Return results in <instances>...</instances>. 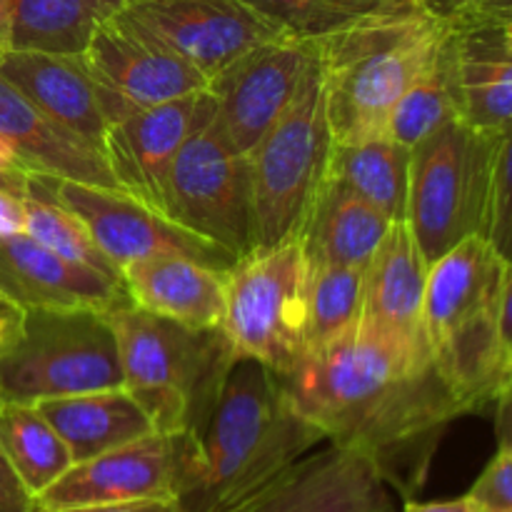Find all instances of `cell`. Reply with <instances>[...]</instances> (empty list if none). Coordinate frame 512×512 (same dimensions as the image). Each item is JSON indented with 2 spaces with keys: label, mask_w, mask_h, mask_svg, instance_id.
I'll return each instance as SVG.
<instances>
[{
  "label": "cell",
  "mask_w": 512,
  "mask_h": 512,
  "mask_svg": "<svg viewBox=\"0 0 512 512\" xmlns=\"http://www.w3.org/2000/svg\"><path fill=\"white\" fill-rule=\"evenodd\" d=\"M325 178L335 180L373 205L390 223L405 220L410 183V148L395 143L388 135L358 140V143H333Z\"/></svg>",
  "instance_id": "obj_27"
},
{
  "label": "cell",
  "mask_w": 512,
  "mask_h": 512,
  "mask_svg": "<svg viewBox=\"0 0 512 512\" xmlns=\"http://www.w3.org/2000/svg\"><path fill=\"white\" fill-rule=\"evenodd\" d=\"M25 233V198L0 190V238Z\"/></svg>",
  "instance_id": "obj_40"
},
{
  "label": "cell",
  "mask_w": 512,
  "mask_h": 512,
  "mask_svg": "<svg viewBox=\"0 0 512 512\" xmlns=\"http://www.w3.org/2000/svg\"><path fill=\"white\" fill-rule=\"evenodd\" d=\"M25 235H30L35 243L53 250L68 263L83 265V268L123 280L120 270L105 258L103 250L90 238L83 220L75 218L60 203H55L50 195H28L25 198Z\"/></svg>",
  "instance_id": "obj_31"
},
{
  "label": "cell",
  "mask_w": 512,
  "mask_h": 512,
  "mask_svg": "<svg viewBox=\"0 0 512 512\" xmlns=\"http://www.w3.org/2000/svg\"><path fill=\"white\" fill-rule=\"evenodd\" d=\"M508 263L485 235L435 260L425 285V335L435 370L463 413L495 403L508 388L500 303Z\"/></svg>",
  "instance_id": "obj_4"
},
{
  "label": "cell",
  "mask_w": 512,
  "mask_h": 512,
  "mask_svg": "<svg viewBox=\"0 0 512 512\" xmlns=\"http://www.w3.org/2000/svg\"><path fill=\"white\" fill-rule=\"evenodd\" d=\"M110 125L138 110L208 90V80L123 13L98 28L83 55Z\"/></svg>",
  "instance_id": "obj_13"
},
{
  "label": "cell",
  "mask_w": 512,
  "mask_h": 512,
  "mask_svg": "<svg viewBox=\"0 0 512 512\" xmlns=\"http://www.w3.org/2000/svg\"><path fill=\"white\" fill-rule=\"evenodd\" d=\"M283 33L318 40L388 0H245Z\"/></svg>",
  "instance_id": "obj_32"
},
{
  "label": "cell",
  "mask_w": 512,
  "mask_h": 512,
  "mask_svg": "<svg viewBox=\"0 0 512 512\" xmlns=\"http://www.w3.org/2000/svg\"><path fill=\"white\" fill-rule=\"evenodd\" d=\"M123 5H130V3H138V0H120Z\"/></svg>",
  "instance_id": "obj_48"
},
{
  "label": "cell",
  "mask_w": 512,
  "mask_h": 512,
  "mask_svg": "<svg viewBox=\"0 0 512 512\" xmlns=\"http://www.w3.org/2000/svg\"><path fill=\"white\" fill-rule=\"evenodd\" d=\"M413 3L418 5V8H423L425 13L435 15V18H440L448 23V20L453 18V15L458 13L465 3H470V0H413Z\"/></svg>",
  "instance_id": "obj_44"
},
{
  "label": "cell",
  "mask_w": 512,
  "mask_h": 512,
  "mask_svg": "<svg viewBox=\"0 0 512 512\" xmlns=\"http://www.w3.org/2000/svg\"><path fill=\"white\" fill-rule=\"evenodd\" d=\"M3 400V398H0ZM35 503L0 453V512H33Z\"/></svg>",
  "instance_id": "obj_37"
},
{
  "label": "cell",
  "mask_w": 512,
  "mask_h": 512,
  "mask_svg": "<svg viewBox=\"0 0 512 512\" xmlns=\"http://www.w3.org/2000/svg\"><path fill=\"white\" fill-rule=\"evenodd\" d=\"M485 238L500 258L512 265V128L500 135L493 165V190H490V215Z\"/></svg>",
  "instance_id": "obj_33"
},
{
  "label": "cell",
  "mask_w": 512,
  "mask_h": 512,
  "mask_svg": "<svg viewBox=\"0 0 512 512\" xmlns=\"http://www.w3.org/2000/svg\"><path fill=\"white\" fill-rule=\"evenodd\" d=\"M10 53V0H0V60Z\"/></svg>",
  "instance_id": "obj_45"
},
{
  "label": "cell",
  "mask_w": 512,
  "mask_h": 512,
  "mask_svg": "<svg viewBox=\"0 0 512 512\" xmlns=\"http://www.w3.org/2000/svg\"><path fill=\"white\" fill-rule=\"evenodd\" d=\"M363 288V268H310L308 353H318L358 330Z\"/></svg>",
  "instance_id": "obj_30"
},
{
  "label": "cell",
  "mask_w": 512,
  "mask_h": 512,
  "mask_svg": "<svg viewBox=\"0 0 512 512\" xmlns=\"http://www.w3.org/2000/svg\"><path fill=\"white\" fill-rule=\"evenodd\" d=\"M428 268L405 220L390 225L365 268L358 333L410 363H433L425 335Z\"/></svg>",
  "instance_id": "obj_15"
},
{
  "label": "cell",
  "mask_w": 512,
  "mask_h": 512,
  "mask_svg": "<svg viewBox=\"0 0 512 512\" xmlns=\"http://www.w3.org/2000/svg\"><path fill=\"white\" fill-rule=\"evenodd\" d=\"M165 215L238 260L255 250L250 160L230 148L215 130L213 100L175 158Z\"/></svg>",
  "instance_id": "obj_10"
},
{
  "label": "cell",
  "mask_w": 512,
  "mask_h": 512,
  "mask_svg": "<svg viewBox=\"0 0 512 512\" xmlns=\"http://www.w3.org/2000/svg\"><path fill=\"white\" fill-rule=\"evenodd\" d=\"M278 380L325 443L368 458L405 500L425 485L440 435L465 415L433 363H410L358 330Z\"/></svg>",
  "instance_id": "obj_1"
},
{
  "label": "cell",
  "mask_w": 512,
  "mask_h": 512,
  "mask_svg": "<svg viewBox=\"0 0 512 512\" xmlns=\"http://www.w3.org/2000/svg\"><path fill=\"white\" fill-rule=\"evenodd\" d=\"M310 263L303 240L255 248L225 275L220 330L238 358L288 375L308 355Z\"/></svg>",
  "instance_id": "obj_7"
},
{
  "label": "cell",
  "mask_w": 512,
  "mask_h": 512,
  "mask_svg": "<svg viewBox=\"0 0 512 512\" xmlns=\"http://www.w3.org/2000/svg\"><path fill=\"white\" fill-rule=\"evenodd\" d=\"M173 443L180 510L233 512L325 438L293 408L273 370L235 358L208 415Z\"/></svg>",
  "instance_id": "obj_2"
},
{
  "label": "cell",
  "mask_w": 512,
  "mask_h": 512,
  "mask_svg": "<svg viewBox=\"0 0 512 512\" xmlns=\"http://www.w3.org/2000/svg\"><path fill=\"white\" fill-rule=\"evenodd\" d=\"M448 23L413 0H388L315 40L333 143L385 135L390 113L433 60Z\"/></svg>",
  "instance_id": "obj_3"
},
{
  "label": "cell",
  "mask_w": 512,
  "mask_h": 512,
  "mask_svg": "<svg viewBox=\"0 0 512 512\" xmlns=\"http://www.w3.org/2000/svg\"><path fill=\"white\" fill-rule=\"evenodd\" d=\"M0 138L10 143L30 173L120 190L108 160L93 143L50 118L3 75H0Z\"/></svg>",
  "instance_id": "obj_20"
},
{
  "label": "cell",
  "mask_w": 512,
  "mask_h": 512,
  "mask_svg": "<svg viewBox=\"0 0 512 512\" xmlns=\"http://www.w3.org/2000/svg\"><path fill=\"white\" fill-rule=\"evenodd\" d=\"M28 195H50L55 203L83 220L90 238L105 258L123 270L128 263L150 255H180L208 268L228 273L238 258L220 245L190 233L168 215L148 208L118 188L73 183V180L30 175Z\"/></svg>",
  "instance_id": "obj_11"
},
{
  "label": "cell",
  "mask_w": 512,
  "mask_h": 512,
  "mask_svg": "<svg viewBox=\"0 0 512 512\" xmlns=\"http://www.w3.org/2000/svg\"><path fill=\"white\" fill-rule=\"evenodd\" d=\"M333 133L325 113L320 60L278 123L250 150L255 248L298 238L328 170Z\"/></svg>",
  "instance_id": "obj_9"
},
{
  "label": "cell",
  "mask_w": 512,
  "mask_h": 512,
  "mask_svg": "<svg viewBox=\"0 0 512 512\" xmlns=\"http://www.w3.org/2000/svg\"><path fill=\"white\" fill-rule=\"evenodd\" d=\"M123 8L120 0H10V50L85 55L100 25Z\"/></svg>",
  "instance_id": "obj_26"
},
{
  "label": "cell",
  "mask_w": 512,
  "mask_h": 512,
  "mask_svg": "<svg viewBox=\"0 0 512 512\" xmlns=\"http://www.w3.org/2000/svg\"><path fill=\"white\" fill-rule=\"evenodd\" d=\"M453 118H460V98L448 30V38L443 40L433 60L420 70L418 78L395 103L388 125H385V135L413 150L415 145L423 143L428 135H433Z\"/></svg>",
  "instance_id": "obj_29"
},
{
  "label": "cell",
  "mask_w": 512,
  "mask_h": 512,
  "mask_svg": "<svg viewBox=\"0 0 512 512\" xmlns=\"http://www.w3.org/2000/svg\"><path fill=\"white\" fill-rule=\"evenodd\" d=\"M135 308L193 330H213L225 318V275L180 255H150L123 270Z\"/></svg>",
  "instance_id": "obj_22"
},
{
  "label": "cell",
  "mask_w": 512,
  "mask_h": 512,
  "mask_svg": "<svg viewBox=\"0 0 512 512\" xmlns=\"http://www.w3.org/2000/svg\"><path fill=\"white\" fill-rule=\"evenodd\" d=\"M0 453L33 503L73 465L68 445L40 410L15 400H0Z\"/></svg>",
  "instance_id": "obj_28"
},
{
  "label": "cell",
  "mask_w": 512,
  "mask_h": 512,
  "mask_svg": "<svg viewBox=\"0 0 512 512\" xmlns=\"http://www.w3.org/2000/svg\"><path fill=\"white\" fill-rule=\"evenodd\" d=\"M30 170L25 168L23 160L15 155V150L10 148V143H5L0 138V190H8V193L20 195V198H28V185H30Z\"/></svg>",
  "instance_id": "obj_36"
},
{
  "label": "cell",
  "mask_w": 512,
  "mask_h": 512,
  "mask_svg": "<svg viewBox=\"0 0 512 512\" xmlns=\"http://www.w3.org/2000/svg\"><path fill=\"white\" fill-rule=\"evenodd\" d=\"M500 335H503V345L510 353L512 348V265H508L503 283V303H500Z\"/></svg>",
  "instance_id": "obj_43"
},
{
  "label": "cell",
  "mask_w": 512,
  "mask_h": 512,
  "mask_svg": "<svg viewBox=\"0 0 512 512\" xmlns=\"http://www.w3.org/2000/svg\"><path fill=\"white\" fill-rule=\"evenodd\" d=\"M512 23V0H470L465 3L448 25L453 30L505 28Z\"/></svg>",
  "instance_id": "obj_35"
},
{
  "label": "cell",
  "mask_w": 512,
  "mask_h": 512,
  "mask_svg": "<svg viewBox=\"0 0 512 512\" xmlns=\"http://www.w3.org/2000/svg\"><path fill=\"white\" fill-rule=\"evenodd\" d=\"M403 512H475L470 508L468 498H455V500H430V503H418V500H405Z\"/></svg>",
  "instance_id": "obj_42"
},
{
  "label": "cell",
  "mask_w": 512,
  "mask_h": 512,
  "mask_svg": "<svg viewBox=\"0 0 512 512\" xmlns=\"http://www.w3.org/2000/svg\"><path fill=\"white\" fill-rule=\"evenodd\" d=\"M208 105V90H200L115 120L105 140V160L120 190L165 215L170 170Z\"/></svg>",
  "instance_id": "obj_16"
},
{
  "label": "cell",
  "mask_w": 512,
  "mask_h": 512,
  "mask_svg": "<svg viewBox=\"0 0 512 512\" xmlns=\"http://www.w3.org/2000/svg\"><path fill=\"white\" fill-rule=\"evenodd\" d=\"M498 140L453 118L410 150L405 223L428 265L488 230Z\"/></svg>",
  "instance_id": "obj_6"
},
{
  "label": "cell",
  "mask_w": 512,
  "mask_h": 512,
  "mask_svg": "<svg viewBox=\"0 0 512 512\" xmlns=\"http://www.w3.org/2000/svg\"><path fill=\"white\" fill-rule=\"evenodd\" d=\"M385 483L368 458L328 443L300 458L233 512H385Z\"/></svg>",
  "instance_id": "obj_18"
},
{
  "label": "cell",
  "mask_w": 512,
  "mask_h": 512,
  "mask_svg": "<svg viewBox=\"0 0 512 512\" xmlns=\"http://www.w3.org/2000/svg\"><path fill=\"white\" fill-rule=\"evenodd\" d=\"M0 75L40 110L93 143L105 155L110 120L100 105L98 88L83 55H48L10 50L0 60Z\"/></svg>",
  "instance_id": "obj_21"
},
{
  "label": "cell",
  "mask_w": 512,
  "mask_h": 512,
  "mask_svg": "<svg viewBox=\"0 0 512 512\" xmlns=\"http://www.w3.org/2000/svg\"><path fill=\"white\" fill-rule=\"evenodd\" d=\"M508 388H512V348L508 353ZM508 388H505V390H508Z\"/></svg>",
  "instance_id": "obj_47"
},
{
  "label": "cell",
  "mask_w": 512,
  "mask_h": 512,
  "mask_svg": "<svg viewBox=\"0 0 512 512\" xmlns=\"http://www.w3.org/2000/svg\"><path fill=\"white\" fill-rule=\"evenodd\" d=\"M390 225L393 223L373 205L335 180L323 178L298 238L303 240L310 268L365 270Z\"/></svg>",
  "instance_id": "obj_23"
},
{
  "label": "cell",
  "mask_w": 512,
  "mask_h": 512,
  "mask_svg": "<svg viewBox=\"0 0 512 512\" xmlns=\"http://www.w3.org/2000/svg\"><path fill=\"white\" fill-rule=\"evenodd\" d=\"M138 500H175V443L168 435L150 433L83 463H73L35 498V510Z\"/></svg>",
  "instance_id": "obj_17"
},
{
  "label": "cell",
  "mask_w": 512,
  "mask_h": 512,
  "mask_svg": "<svg viewBox=\"0 0 512 512\" xmlns=\"http://www.w3.org/2000/svg\"><path fill=\"white\" fill-rule=\"evenodd\" d=\"M500 33H503L505 43H508L510 48H512V23H510V25H505V28H500Z\"/></svg>",
  "instance_id": "obj_46"
},
{
  "label": "cell",
  "mask_w": 512,
  "mask_h": 512,
  "mask_svg": "<svg viewBox=\"0 0 512 512\" xmlns=\"http://www.w3.org/2000/svg\"><path fill=\"white\" fill-rule=\"evenodd\" d=\"M450 48L460 118L485 133H508L512 128V48L500 28H450Z\"/></svg>",
  "instance_id": "obj_24"
},
{
  "label": "cell",
  "mask_w": 512,
  "mask_h": 512,
  "mask_svg": "<svg viewBox=\"0 0 512 512\" xmlns=\"http://www.w3.org/2000/svg\"><path fill=\"white\" fill-rule=\"evenodd\" d=\"M468 503L475 512H512V453L498 450L488 468L483 470L473 488L468 490Z\"/></svg>",
  "instance_id": "obj_34"
},
{
  "label": "cell",
  "mask_w": 512,
  "mask_h": 512,
  "mask_svg": "<svg viewBox=\"0 0 512 512\" xmlns=\"http://www.w3.org/2000/svg\"><path fill=\"white\" fill-rule=\"evenodd\" d=\"M33 512H183L175 500H138V503H110V505H80V508L33 510Z\"/></svg>",
  "instance_id": "obj_39"
},
{
  "label": "cell",
  "mask_w": 512,
  "mask_h": 512,
  "mask_svg": "<svg viewBox=\"0 0 512 512\" xmlns=\"http://www.w3.org/2000/svg\"><path fill=\"white\" fill-rule=\"evenodd\" d=\"M315 58V40L278 35L215 75L208 95L220 138L240 155H250L293 103Z\"/></svg>",
  "instance_id": "obj_12"
},
{
  "label": "cell",
  "mask_w": 512,
  "mask_h": 512,
  "mask_svg": "<svg viewBox=\"0 0 512 512\" xmlns=\"http://www.w3.org/2000/svg\"><path fill=\"white\" fill-rule=\"evenodd\" d=\"M33 405L68 445L73 463L155 433L145 410L125 388L45 398Z\"/></svg>",
  "instance_id": "obj_25"
},
{
  "label": "cell",
  "mask_w": 512,
  "mask_h": 512,
  "mask_svg": "<svg viewBox=\"0 0 512 512\" xmlns=\"http://www.w3.org/2000/svg\"><path fill=\"white\" fill-rule=\"evenodd\" d=\"M0 293L20 308H95L133 305L123 280L68 263L30 235L0 238Z\"/></svg>",
  "instance_id": "obj_19"
},
{
  "label": "cell",
  "mask_w": 512,
  "mask_h": 512,
  "mask_svg": "<svg viewBox=\"0 0 512 512\" xmlns=\"http://www.w3.org/2000/svg\"><path fill=\"white\" fill-rule=\"evenodd\" d=\"M120 13L208 83L253 48L288 35L245 0H138Z\"/></svg>",
  "instance_id": "obj_14"
},
{
  "label": "cell",
  "mask_w": 512,
  "mask_h": 512,
  "mask_svg": "<svg viewBox=\"0 0 512 512\" xmlns=\"http://www.w3.org/2000/svg\"><path fill=\"white\" fill-rule=\"evenodd\" d=\"M498 415H495V435H498V450L512 453V388L505 390L498 400Z\"/></svg>",
  "instance_id": "obj_41"
},
{
  "label": "cell",
  "mask_w": 512,
  "mask_h": 512,
  "mask_svg": "<svg viewBox=\"0 0 512 512\" xmlns=\"http://www.w3.org/2000/svg\"><path fill=\"white\" fill-rule=\"evenodd\" d=\"M125 388L108 313L95 308H28L23 335L0 358V398H45Z\"/></svg>",
  "instance_id": "obj_8"
},
{
  "label": "cell",
  "mask_w": 512,
  "mask_h": 512,
  "mask_svg": "<svg viewBox=\"0 0 512 512\" xmlns=\"http://www.w3.org/2000/svg\"><path fill=\"white\" fill-rule=\"evenodd\" d=\"M23 325L25 308H20L18 303L0 293V358L8 355L13 345L18 343L20 335H23Z\"/></svg>",
  "instance_id": "obj_38"
},
{
  "label": "cell",
  "mask_w": 512,
  "mask_h": 512,
  "mask_svg": "<svg viewBox=\"0 0 512 512\" xmlns=\"http://www.w3.org/2000/svg\"><path fill=\"white\" fill-rule=\"evenodd\" d=\"M108 320L118 338L125 390L155 433L178 438L195 428L238 358L223 330L185 328L135 305L110 310Z\"/></svg>",
  "instance_id": "obj_5"
}]
</instances>
